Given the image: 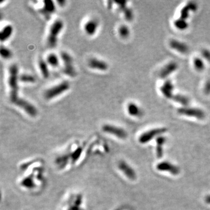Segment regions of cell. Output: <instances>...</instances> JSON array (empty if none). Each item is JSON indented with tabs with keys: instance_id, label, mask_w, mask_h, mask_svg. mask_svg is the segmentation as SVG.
Masks as SVG:
<instances>
[{
	"instance_id": "1",
	"label": "cell",
	"mask_w": 210,
	"mask_h": 210,
	"mask_svg": "<svg viewBox=\"0 0 210 210\" xmlns=\"http://www.w3.org/2000/svg\"><path fill=\"white\" fill-rule=\"evenodd\" d=\"M18 68L16 64H13L9 68L8 79L9 87V100L13 104L19 98L18 96Z\"/></svg>"
},
{
	"instance_id": "2",
	"label": "cell",
	"mask_w": 210,
	"mask_h": 210,
	"mask_svg": "<svg viewBox=\"0 0 210 210\" xmlns=\"http://www.w3.org/2000/svg\"><path fill=\"white\" fill-rule=\"evenodd\" d=\"M64 23L62 20H55L50 26L48 35L47 36V45L51 48L55 47L57 44L58 36L62 31Z\"/></svg>"
},
{
	"instance_id": "3",
	"label": "cell",
	"mask_w": 210,
	"mask_h": 210,
	"mask_svg": "<svg viewBox=\"0 0 210 210\" xmlns=\"http://www.w3.org/2000/svg\"><path fill=\"white\" fill-rule=\"evenodd\" d=\"M70 88V83L68 81H62L47 89L44 93V96L47 100H51L67 91Z\"/></svg>"
},
{
	"instance_id": "4",
	"label": "cell",
	"mask_w": 210,
	"mask_h": 210,
	"mask_svg": "<svg viewBox=\"0 0 210 210\" xmlns=\"http://www.w3.org/2000/svg\"><path fill=\"white\" fill-rule=\"evenodd\" d=\"M64 67L63 72L68 77L74 78L77 75V71L73 64V59L71 55L66 52H62L60 54Z\"/></svg>"
},
{
	"instance_id": "5",
	"label": "cell",
	"mask_w": 210,
	"mask_h": 210,
	"mask_svg": "<svg viewBox=\"0 0 210 210\" xmlns=\"http://www.w3.org/2000/svg\"><path fill=\"white\" fill-rule=\"evenodd\" d=\"M102 130L105 133L113 135L120 139H125L127 137V133L123 128L115 125L105 124L102 125Z\"/></svg>"
},
{
	"instance_id": "6",
	"label": "cell",
	"mask_w": 210,
	"mask_h": 210,
	"mask_svg": "<svg viewBox=\"0 0 210 210\" xmlns=\"http://www.w3.org/2000/svg\"><path fill=\"white\" fill-rule=\"evenodd\" d=\"M14 104L23 110L30 116L35 117L38 115V110L36 107L24 99L19 98Z\"/></svg>"
},
{
	"instance_id": "7",
	"label": "cell",
	"mask_w": 210,
	"mask_h": 210,
	"mask_svg": "<svg viewBox=\"0 0 210 210\" xmlns=\"http://www.w3.org/2000/svg\"><path fill=\"white\" fill-rule=\"evenodd\" d=\"M166 131L167 130L165 128H157L151 130L147 132L143 133L140 135L138 139L139 142L141 144L147 143L151 140H152L154 138L160 136L161 134L165 133Z\"/></svg>"
},
{
	"instance_id": "8",
	"label": "cell",
	"mask_w": 210,
	"mask_h": 210,
	"mask_svg": "<svg viewBox=\"0 0 210 210\" xmlns=\"http://www.w3.org/2000/svg\"><path fill=\"white\" fill-rule=\"evenodd\" d=\"M178 113L180 115L187 116L193 117L199 120H202L205 117V113L203 110L195 108H182L178 109Z\"/></svg>"
},
{
	"instance_id": "9",
	"label": "cell",
	"mask_w": 210,
	"mask_h": 210,
	"mask_svg": "<svg viewBox=\"0 0 210 210\" xmlns=\"http://www.w3.org/2000/svg\"><path fill=\"white\" fill-rule=\"evenodd\" d=\"M118 168L125 176L131 180H134L137 178L136 173L132 167L125 161H120L118 164Z\"/></svg>"
},
{
	"instance_id": "10",
	"label": "cell",
	"mask_w": 210,
	"mask_h": 210,
	"mask_svg": "<svg viewBox=\"0 0 210 210\" xmlns=\"http://www.w3.org/2000/svg\"><path fill=\"white\" fill-rule=\"evenodd\" d=\"M156 169L162 172H168L173 175H178L180 173L179 168L169 162H162L156 165Z\"/></svg>"
},
{
	"instance_id": "11",
	"label": "cell",
	"mask_w": 210,
	"mask_h": 210,
	"mask_svg": "<svg viewBox=\"0 0 210 210\" xmlns=\"http://www.w3.org/2000/svg\"><path fill=\"white\" fill-rule=\"evenodd\" d=\"M88 66L92 69L102 71H106L108 68V64L107 62L96 58H91L88 62Z\"/></svg>"
},
{
	"instance_id": "12",
	"label": "cell",
	"mask_w": 210,
	"mask_h": 210,
	"mask_svg": "<svg viewBox=\"0 0 210 210\" xmlns=\"http://www.w3.org/2000/svg\"><path fill=\"white\" fill-rule=\"evenodd\" d=\"M178 68V65L175 62H171L166 65L160 71L159 77L161 78H166L172 73L175 72Z\"/></svg>"
},
{
	"instance_id": "13",
	"label": "cell",
	"mask_w": 210,
	"mask_h": 210,
	"mask_svg": "<svg viewBox=\"0 0 210 210\" xmlns=\"http://www.w3.org/2000/svg\"><path fill=\"white\" fill-rule=\"evenodd\" d=\"M99 26L98 22L96 19H90L84 25V31L89 36H93L97 31Z\"/></svg>"
},
{
	"instance_id": "14",
	"label": "cell",
	"mask_w": 210,
	"mask_h": 210,
	"mask_svg": "<svg viewBox=\"0 0 210 210\" xmlns=\"http://www.w3.org/2000/svg\"><path fill=\"white\" fill-rule=\"evenodd\" d=\"M197 9V5L195 2H189L180 11V18L186 20L189 16L190 11H195Z\"/></svg>"
},
{
	"instance_id": "15",
	"label": "cell",
	"mask_w": 210,
	"mask_h": 210,
	"mask_svg": "<svg viewBox=\"0 0 210 210\" xmlns=\"http://www.w3.org/2000/svg\"><path fill=\"white\" fill-rule=\"evenodd\" d=\"M169 45L172 48L183 54H186L189 50L188 47L185 43L177 40H172L169 43Z\"/></svg>"
},
{
	"instance_id": "16",
	"label": "cell",
	"mask_w": 210,
	"mask_h": 210,
	"mask_svg": "<svg viewBox=\"0 0 210 210\" xmlns=\"http://www.w3.org/2000/svg\"><path fill=\"white\" fill-rule=\"evenodd\" d=\"M173 88L174 86L171 81L170 80H167L161 86V91L166 98L172 99L173 96Z\"/></svg>"
},
{
	"instance_id": "17",
	"label": "cell",
	"mask_w": 210,
	"mask_h": 210,
	"mask_svg": "<svg viewBox=\"0 0 210 210\" xmlns=\"http://www.w3.org/2000/svg\"><path fill=\"white\" fill-rule=\"evenodd\" d=\"M43 2L44 6L43 8L42 9V13L45 15L47 18H48L49 16L54 13L55 11V3L51 0H46Z\"/></svg>"
},
{
	"instance_id": "18",
	"label": "cell",
	"mask_w": 210,
	"mask_h": 210,
	"mask_svg": "<svg viewBox=\"0 0 210 210\" xmlns=\"http://www.w3.org/2000/svg\"><path fill=\"white\" fill-rule=\"evenodd\" d=\"M117 4L118 5L120 9L123 12L125 19L128 21H131L133 19V13L132 10L127 7V2L126 1H117L116 2Z\"/></svg>"
},
{
	"instance_id": "19",
	"label": "cell",
	"mask_w": 210,
	"mask_h": 210,
	"mask_svg": "<svg viewBox=\"0 0 210 210\" xmlns=\"http://www.w3.org/2000/svg\"><path fill=\"white\" fill-rule=\"evenodd\" d=\"M13 27L11 25H7L4 27L0 33V40L3 42L8 40L13 33Z\"/></svg>"
},
{
	"instance_id": "20",
	"label": "cell",
	"mask_w": 210,
	"mask_h": 210,
	"mask_svg": "<svg viewBox=\"0 0 210 210\" xmlns=\"http://www.w3.org/2000/svg\"><path fill=\"white\" fill-rule=\"evenodd\" d=\"M127 111L130 115L134 117H139L142 114L140 108L134 103H130L127 106Z\"/></svg>"
},
{
	"instance_id": "21",
	"label": "cell",
	"mask_w": 210,
	"mask_h": 210,
	"mask_svg": "<svg viewBox=\"0 0 210 210\" xmlns=\"http://www.w3.org/2000/svg\"><path fill=\"white\" fill-rule=\"evenodd\" d=\"M39 67L43 78H48L50 75V72L46 61H45L43 58H40L39 60Z\"/></svg>"
},
{
	"instance_id": "22",
	"label": "cell",
	"mask_w": 210,
	"mask_h": 210,
	"mask_svg": "<svg viewBox=\"0 0 210 210\" xmlns=\"http://www.w3.org/2000/svg\"><path fill=\"white\" fill-rule=\"evenodd\" d=\"M156 155L161 158L163 155V145L166 141V138L163 136H159L156 138Z\"/></svg>"
},
{
	"instance_id": "23",
	"label": "cell",
	"mask_w": 210,
	"mask_h": 210,
	"mask_svg": "<svg viewBox=\"0 0 210 210\" xmlns=\"http://www.w3.org/2000/svg\"><path fill=\"white\" fill-rule=\"evenodd\" d=\"M46 62L48 65L53 67H57L59 65V58L55 53H50L48 55Z\"/></svg>"
},
{
	"instance_id": "24",
	"label": "cell",
	"mask_w": 210,
	"mask_h": 210,
	"mask_svg": "<svg viewBox=\"0 0 210 210\" xmlns=\"http://www.w3.org/2000/svg\"><path fill=\"white\" fill-rule=\"evenodd\" d=\"M173 100L179 103L180 104L183 105V106H187L188 105L189 103V99L188 98L182 95H173V98H172Z\"/></svg>"
},
{
	"instance_id": "25",
	"label": "cell",
	"mask_w": 210,
	"mask_h": 210,
	"mask_svg": "<svg viewBox=\"0 0 210 210\" xmlns=\"http://www.w3.org/2000/svg\"><path fill=\"white\" fill-rule=\"evenodd\" d=\"M19 80L25 83H34L36 81V78L30 74H24L19 77Z\"/></svg>"
},
{
	"instance_id": "26",
	"label": "cell",
	"mask_w": 210,
	"mask_h": 210,
	"mask_svg": "<svg viewBox=\"0 0 210 210\" xmlns=\"http://www.w3.org/2000/svg\"><path fill=\"white\" fill-rule=\"evenodd\" d=\"M174 24L175 26L179 30H185L188 27V23L186 22V20L180 18L175 21Z\"/></svg>"
},
{
	"instance_id": "27",
	"label": "cell",
	"mask_w": 210,
	"mask_h": 210,
	"mask_svg": "<svg viewBox=\"0 0 210 210\" xmlns=\"http://www.w3.org/2000/svg\"><path fill=\"white\" fill-rule=\"evenodd\" d=\"M118 33L123 38H127L130 35V29L126 25H123L119 27Z\"/></svg>"
},
{
	"instance_id": "28",
	"label": "cell",
	"mask_w": 210,
	"mask_h": 210,
	"mask_svg": "<svg viewBox=\"0 0 210 210\" xmlns=\"http://www.w3.org/2000/svg\"><path fill=\"white\" fill-rule=\"evenodd\" d=\"M0 54L2 57L5 59L10 58L12 57V52L11 51L6 47L1 46L0 49Z\"/></svg>"
},
{
	"instance_id": "29",
	"label": "cell",
	"mask_w": 210,
	"mask_h": 210,
	"mask_svg": "<svg viewBox=\"0 0 210 210\" xmlns=\"http://www.w3.org/2000/svg\"><path fill=\"white\" fill-rule=\"evenodd\" d=\"M194 65L195 68L198 71H202L204 69L205 67L204 62H203L202 59L198 57L195 58L194 60Z\"/></svg>"
},
{
	"instance_id": "30",
	"label": "cell",
	"mask_w": 210,
	"mask_h": 210,
	"mask_svg": "<svg viewBox=\"0 0 210 210\" xmlns=\"http://www.w3.org/2000/svg\"><path fill=\"white\" fill-rule=\"evenodd\" d=\"M202 57L208 62H210V51L207 49H204L202 52Z\"/></svg>"
},
{
	"instance_id": "31",
	"label": "cell",
	"mask_w": 210,
	"mask_h": 210,
	"mask_svg": "<svg viewBox=\"0 0 210 210\" xmlns=\"http://www.w3.org/2000/svg\"><path fill=\"white\" fill-rule=\"evenodd\" d=\"M204 92L206 95L210 94V79L208 80L205 84L204 88Z\"/></svg>"
},
{
	"instance_id": "32",
	"label": "cell",
	"mask_w": 210,
	"mask_h": 210,
	"mask_svg": "<svg viewBox=\"0 0 210 210\" xmlns=\"http://www.w3.org/2000/svg\"><path fill=\"white\" fill-rule=\"evenodd\" d=\"M205 202H207V204H210V195H207V196L205 197Z\"/></svg>"
},
{
	"instance_id": "33",
	"label": "cell",
	"mask_w": 210,
	"mask_h": 210,
	"mask_svg": "<svg viewBox=\"0 0 210 210\" xmlns=\"http://www.w3.org/2000/svg\"><path fill=\"white\" fill-rule=\"evenodd\" d=\"M57 2L58 3V4L60 5V6H62L65 4V1H63V0H62V1H57Z\"/></svg>"
}]
</instances>
